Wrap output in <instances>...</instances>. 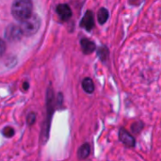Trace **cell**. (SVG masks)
I'll return each instance as SVG.
<instances>
[{"mask_svg": "<svg viewBox=\"0 0 161 161\" xmlns=\"http://www.w3.org/2000/svg\"><path fill=\"white\" fill-rule=\"evenodd\" d=\"M11 13L16 20L22 22L32 14V1L14 0L11 6Z\"/></svg>", "mask_w": 161, "mask_h": 161, "instance_id": "obj_1", "label": "cell"}, {"mask_svg": "<svg viewBox=\"0 0 161 161\" xmlns=\"http://www.w3.org/2000/svg\"><path fill=\"white\" fill-rule=\"evenodd\" d=\"M5 50H6V43L3 40L0 39V57L5 53Z\"/></svg>", "mask_w": 161, "mask_h": 161, "instance_id": "obj_13", "label": "cell"}, {"mask_svg": "<svg viewBox=\"0 0 161 161\" xmlns=\"http://www.w3.org/2000/svg\"><path fill=\"white\" fill-rule=\"evenodd\" d=\"M24 89H25V90H27V89H28V83H27V82H25V83H24Z\"/></svg>", "mask_w": 161, "mask_h": 161, "instance_id": "obj_14", "label": "cell"}, {"mask_svg": "<svg viewBox=\"0 0 161 161\" xmlns=\"http://www.w3.org/2000/svg\"><path fill=\"white\" fill-rule=\"evenodd\" d=\"M41 25V19L36 14H31L26 19L21 22V30L23 35L31 36L34 35L40 28Z\"/></svg>", "mask_w": 161, "mask_h": 161, "instance_id": "obj_2", "label": "cell"}, {"mask_svg": "<svg viewBox=\"0 0 161 161\" xmlns=\"http://www.w3.org/2000/svg\"><path fill=\"white\" fill-rule=\"evenodd\" d=\"M57 13L62 21H67L72 16V10L67 4H60L57 7Z\"/></svg>", "mask_w": 161, "mask_h": 161, "instance_id": "obj_4", "label": "cell"}, {"mask_svg": "<svg viewBox=\"0 0 161 161\" xmlns=\"http://www.w3.org/2000/svg\"><path fill=\"white\" fill-rule=\"evenodd\" d=\"M82 87L83 90L88 93H92L94 91V85L91 78H85L82 82Z\"/></svg>", "mask_w": 161, "mask_h": 161, "instance_id": "obj_8", "label": "cell"}, {"mask_svg": "<svg viewBox=\"0 0 161 161\" xmlns=\"http://www.w3.org/2000/svg\"><path fill=\"white\" fill-rule=\"evenodd\" d=\"M119 138L121 142L127 147H133L135 145V140L133 137L125 129H121L119 132Z\"/></svg>", "mask_w": 161, "mask_h": 161, "instance_id": "obj_6", "label": "cell"}, {"mask_svg": "<svg viewBox=\"0 0 161 161\" xmlns=\"http://www.w3.org/2000/svg\"><path fill=\"white\" fill-rule=\"evenodd\" d=\"M35 120H36V116H35L34 113H30L27 116V124L28 125H33L34 122H35Z\"/></svg>", "mask_w": 161, "mask_h": 161, "instance_id": "obj_12", "label": "cell"}, {"mask_svg": "<svg viewBox=\"0 0 161 161\" xmlns=\"http://www.w3.org/2000/svg\"><path fill=\"white\" fill-rule=\"evenodd\" d=\"M22 35H23V32L21 30V27L14 25H10L9 26H8L5 32V37L9 42L19 41Z\"/></svg>", "mask_w": 161, "mask_h": 161, "instance_id": "obj_3", "label": "cell"}, {"mask_svg": "<svg viewBox=\"0 0 161 161\" xmlns=\"http://www.w3.org/2000/svg\"><path fill=\"white\" fill-rule=\"evenodd\" d=\"M93 25H94L93 14H92V12L91 10H88L85 13V15H84V17H83V19L81 21V26L84 27L85 29H87L88 31H90V30L92 29Z\"/></svg>", "mask_w": 161, "mask_h": 161, "instance_id": "obj_5", "label": "cell"}, {"mask_svg": "<svg viewBox=\"0 0 161 161\" xmlns=\"http://www.w3.org/2000/svg\"><path fill=\"white\" fill-rule=\"evenodd\" d=\"M81 47H82V51L84 54L88 55L92 53L95 50V43L88 39H83L81 40Z\"/></svg>", "mask_w": 161, "mask_h": 161, "instance_id": "obj_7", "label": "cell"}, {"mask_svg": "<svg viewBox=\"0 0 161 161\" xmlns=\"http://www.w3.org/2000/svg\"><path fill=\"white\" fill-rule=\"evenodd\" d=\"M3 135L7 138H11L14 135V129L12 127L8 126L3 130Z\"/></svg>", "mask_w": 161, "mask_h": 161, "instance_id": "obj_11", "label": "cell"}, {"mask_svg": "<svg viewBox=\"0 0 161 161\" xmlns=\"http://www.w3.org/2000/svg\"><path fill=\"white\" fill-rule=\"evenodd\" d=\"M90 151H91V149H90L89 144L82 145L79 148V150H78V157H79V158L84 159V158H88V156L90 155Z\"/></svg>", "mask_w": 161, "mask_h": 161, "instance_id": "obj_9", "label": "cell"}, {"mask_svg": "<svg viewBox=\"0 0 161 161\" xmlns=\"http://www.w3.org/2000/svg\"><path fill=\"white\" fill-rule=\"evenodd\" d=\"M98 22L103 25L107 22L108 18V11L106 9V8H101L99 11H98Z\"/></svg>", "mask_w": 161, "mask_h": 161, "instance_id": "obj_10", "label": "cell"}]
</instances>
